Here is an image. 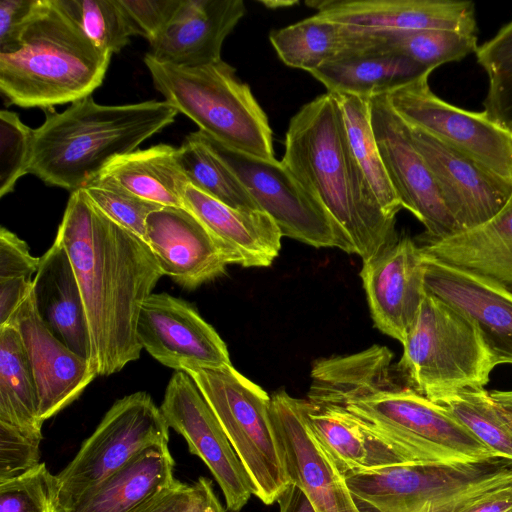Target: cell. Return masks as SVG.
Wrapping results in <instances>:
<instances>
[{"mask_svg":"<svg viewBox=\"0 0 512 512\" xmlns=\"http://www.w3.org/2000/svg\"><path fill=\"white\" fill-rule=\"evenodd\" d=\"M55 240L72 264L91 340L90 365L109 376L140 357L136 334L144 301L163 276L144 239L71 192Z\"/></svg>","mask_w":512,"mask_h":512,"instance_id":"1","label":"cell"},{"mask_svg":"<svg viewBox=\"0 0 512 512\" xmlns=\"http://www.w3.org/2000/svg\"><path fill=\"white\" fill-rule=\"evenodd\" d=\"M392 359L393 353L379 345L321 358L312 367L307 400L318 406L342 407L367 422L471 463L501 458L443 405L404 385L394 373Z\"/></svg>","mask_w":512,"mask_h":512,"instance_id":"2","label":"cell"},{"mask_svg":"<svg viewBox=\"0 0 512 512\" xmlns=\"http://www.w3.org/2000/svg\"><path fill=\"white\" fill-rule=\"evenodd\" d=\"M282 162L325 207L363 262L397 238L350 148L340 104L326 92L291 118Z\"/></svg>","mask_w":512,"mask_h":512,"instance_id":"3","label":"cell"},{"mask_svg":"<svg viewBox=\"0 0 512 512\" xmlns=\"http://www.w3.org/2000/svg\"><path fill=\"white\" fill-rule=\"evenodd\" d=\"M177 114L165 100L101 105L91 95L63 112L47 111L33 131L28 173L48 186L81 189L112 159L137 150L172 124Z\"/></svg>","mask_w":512,"mask_h":512,"instance_id":"4","label":"cell"},{"mask_svg":"<svg viewBox=\"0 0 512 512\" xmlns=\"http://www.w3.org/2000/svg\"><path fill=\"white\" fill-rule=\"evenodd\" d=\"M111 56L94 45L60 0H38L19 48L0 53V91L22 108L72 104L102 84Z\"/></svg>","mask_w":512,"mask_h":512,"instance_id":"5","label":"cell"},{"mask_svg":"<svg viewBox=\"0 0 512 512\" xmlns=\"http://www.w3.org/2000/svg\"><path fill=\"white\" fill-rule=\"evenodd\" d=\"M402 345L397 377L436 403L485 389L498 366L475 322L427 292Z\"/></svg>","mask_w":512,"mask_h":512,"instance_id":"6","label":"cell"},{"mask_svg":"<svg viewBox=\"0 0 512 512\" xmlns=\"http://www.w3.org/2000/svg\"><path fill=\"white\" fill-rule=\"evenodd\" d=\"M144 63L164 100L200 131L237 151L275 158L268 117L234 67L223 60L179 67L158 62L148 53Z\"/></svg>","mask_w":512,"mask_h":512,"instance_id":"7","label":"cell"},{"mask_svg":"<svg viewBox=\"0 0 512 512\" xmlns=\"http://www.w3.org/2000/svg\"><path fill=\"white\" fill-rule=\"evenodd\" d=\"M361 512H462L512 486V462L404 464L345 476Z\"/></svg>","mask_w":512,"mask_h":512,"instance_id":"8","label":"cell"},{"mask_svg":"<svg viewBox=\"0 0 512 512\" xmlns=\"http://www.w3.org/2000/svg\"><path fill=\"white\" fill-rule=\"evenodd\" d=\"M219 420L264 504L274 503L290 484L282 444L271 417V397L233 366L188 367Z\"/></svg>","mask_w":512,"mask_h":512,"instance_id":"9","label":"cell"},{"mask_svg":"<svg viewBox=\"0 0 512 512\" xmlns=\"http://www.w3.org/2000/svg\"><path fill=\"white\" fill-rule=\"evenodd\" d=\"M169 429L148 393L139 391L117 400L57 475L59 511L71 509L146 449L168 445Z\"/></svg>","mask_w":512,"mask_h":512,"instance_id":"10","label":"cell"},{"mask_svg":"<svg viewBox=\"0 0 512 512\" xmlns=\"http://www.w3.org/2000/svg\"><path fill=\"white\" fill-rule=\"evenodd\" d=\"M196 134L233 171L282 236L354 253L343 229L282 161L237 151L200 130Z\"/></svg>","mask_w":512,"mask_h":512,"instance_id":"11","label":"cell"},{"mask_svg":"<svg viewBox=\"0 0 512 512\" xmlns=\"http://www.w3.org/2000/svg\"><path fill=\"white\" fill-rule=\"evenodd\" d=\"M427 73L386 94L395 113L408 125L475 161L512 184V129L484 110L468 111L438 97Z\"/></svg>","mask_w":512,"mask_h":512,"instance_id":"12","label":"cell"},{"mask_svg":"<svg viewBox=\"0 0 512 512\" xmlns=\"http://www.w3.org/2000/svg\"><path fill=\"white\" fill-rule=\"evenodd\" d=\"M307 420L344 476L404 464L458 463L443 450L381 428L339 406L307 400Z\"/></svg>","mask_w":512,"mask_h":512,"instance_id":"13","label":"cell"},{"mask_svg":"<svg viewBox=\"0 0 512 512\" xmlns=\"http://www.w3.org/2000/svg\"><path fill=\"white\" fill-rule=\"evenodd\" d=\"M160 410L168 427L180 434L190 453L208 467L221 488L226 508L239 512L254 495L252 482L214 411L186 372L172 375Z\"/></svg>","mask_w":512,"mask_h":512,"instance_id":"14","label":"cell"},{"mask_svg":"<svg viewBox=\"0 0 512 512\" xmlns=\"http://www.w3.org/2000/svg\"><path fill=\"white\" fill-rule=\"evenodd\" d=\"M371 122L381 158L402 208L425 227V240L457 231L434 176L412 142L404 121L391 108L387 95L370 98Z\"/></svg>","mask_w":512,"mask_h":512,"instance_id":"15","label":"cell"},{"mask_svg":"<svg viewBox=\"0 0 512 512\" xmlns=\"http://www.w3.org/2000/svg\"><path fill=\"white\" fill-rule=\"evenodd\" d=\"M270 397L271 417L291 482L303 490L315 512H361L345 476L308 424L307 400L283 389Z\"/></svg>","mask_w":512,"mask_h":512,"instance_id":"16","label":"cell"},{"mask_svg":"<svg viewBox=\"0 0 512 512\" xmlns=\"http://www.w3.org/2000/svg\"><path fill=\"white\" fill-rule=\"evenodd\" d=\"M138 341L162 365L188 367L231 365L226 344L188 302L152 293L143 303L136 327Z\"/></svg>","mask_w":512,"mask_h":512,"instance_id":"17","label":"cell"},{"mask_svg":"<svg viewBox=\"0 0 512 512\" xmlns=\"http://www.w3.org/2000/svg\"><path fill=\"white\" fill-rule=\"evenodd\" d=\"M145 242L163 275L194 290L223 275L236 255L185 207H161L146 219Z\"/></svg>","mask_w":512,"mask_h":512,"instance_id":"18","label":"cell"},{"mask_svg":"<svg viewBox=\"0 0 512 512\" xmlns=\"http://www.w3.org/2000/svg\"><path fill=\"white\" fill-rule=\"evenodd\" d=\"M374 325L403 343L426 294L420 246L395 238L360 272Z\"/></svg>","mask_w":512,"mask_h":512,"instance_id":"19","label":"cell"},{"mask_svg":"<svg viewBox=\"0 0 512 512\" xmlns=\"http://www.w3.org/2000/svg\"><path fill=\"white\" fill-rule=\"evenodd\" d=\"M6 324L20 334L44 422L78 399L97 374L89 360L70 350L48 329L37 311L32 289Z\"/></svg>","mask_w":512,"mask_h":512,"instance_id":"20","label":"cell"},{"mask_svg":"<svg viewBox=\"0 0 512 512\" xmlns=\"http://www.w3.org/2000/svg\"><path fill=\"white\" fill-rule=\"evenodd\" d=\"M353 30L387 35L418 30L477 33L474 3L458 0H324L306 2Z\"/></svg>","mask_w":512,"mask_h":512,"instance_id":"21","label":"cell"},{"mask_svg":"<svg viewBox=\"0 0 512 512\" xmlns=\"http://www.w3.org/2000/svg\"><path fill=\"white\" fill-rule=\"evenodd\" d=\"M406 126L460 230L482 224L502 209L512 194L511 183L425 132Z\"/></svg>","mask_w":512,"mask_h":512,"instance_id":"22","label":"cell"},{"mask_svg":"<svg viewBox=\"0 0 512 512\" xmlns=\"http://www.w3.org/2000/svg\"><path fill=\"white\" fill-rule=\"evenodd\" d=\"M422 256L426 292L475 322L498 365H512V288Z\"/></svg>","mask_w":512,"mask_h":512,"instance_id":"23","label":"cell"},{"mask_svg":"<svg viewBox=\"0 0 512 512\" xmlns=\"http://www.w3.org/2000/svg\"><path fill=\"white\" fill-rule=\"evenodd\" d=\"M245 12L242 0H181L166 28L149 42L148 54L179 67L218 62L224 40Z\"/></svg>","mask_w":512,"mask_h":512,"instance_id":"24","label":"cell"},{"mask_svg":"<svg viewBox=\"0 0 512 512\" xmlns=\"http://www.w3.org/2000/svg\"><path fill=\"white\" fill-rule=\"evenodd\" d=\"M32 290L48 329L90 362L91 340L82 295L70 259L56 240L40 257Z\"/></svg>","mask_w":512,"mask_h":512,"instance_id":"25","label":"cell"},{"mask_svg":"<svg viewBox=\"0 0 512 512\" xmlns=\"http://www.w3.org/2000/svg\"><path fill=\"white\" fill-rule=\"evenodd\" d=\"M183 204L223 242L243 267H267L278 256L281 231L264 211L230 207L192 184L183 191Z\"/></svg>","mask_w":512,"mask_h":512,"instance_id":"26","label":"cell"},{"mask_svg":"<svg viewBox=\"0 0 512 512\" xmlns=\"http://www.w3.org/2000/svg\"><path fill=\"white\" fill-rule=\"evenodd\" d=\"M422 253L512 287V194L502 209L475 227L425 240Z\"/></svg>","mask_w":512,"mask_h":512,"instance_id":"27","label":"cell"},{"mask_svg":"<svg viewBox=\"0 0 512 512\" xmlns=\"http://www.w3.org/2000/svg\"><path fill=\"white\" fill-rule=\"evenodd\" d=\"M168 445L146 449L66 512H134L177 486Z\"/></svg>","mask_w":512,"mask_h":512,"instance_id":"28","label":"cell"},{"mask_svg":"<svg viewBox=\"0 0 512 512\" xmlns=\"http://www.w3.org/2000/svg\"><path fill=\"white\" fill-rule=\"evenodd\" d=\"M433 71L373 44L346 52L310 74L327 92L371 98L388 94Z\"/></svg>","mask_w":512,"mask_h":512,"instance_id":"29","label":"cell"},{"mask_svg":"<svg viewBox=\"0 0 512 512\" xmlns=\"http://www.w3.org/2000/svg\"><path fill=\"white\" fill-rule=\"evenodd\" d=\"M131 194L163 207H184L183 191L189 184L178 148L158 144L112 159L97 175Z\"/></svg>","mask_w":512,"mask_h":512,"instance_id":"30","label":"cell"},{"mask_svg":"<svg viewBox=\"0 0 512 512\" xmlns=\"http://www.w3.org/2000/svg\"><path fill=\"white\" fill-rule=\"evenodd\" d=\"M269 39L284 64L309 73L346 52L373 45L372 35L331 21L319 13L273 30Z\"/></svg>","mask_w":512,"mask_h":512,"instance_id":"31","label":"cell"},{"mask_svg":"<svg viewBox=\"0 0 512 512\" xmlns=\"http://www.w3.org/2000/svg\"><path fill=\"white\" fill-rule=\"evenodd\" d=\"M0 422L42 434L33 372L18 330L0 326Z\"/></svg>","mask_w":512,"mask_h":512,"instance_id":"32","label":"cell"},{"mask_svg":"<svg viewBox=\"0 0 512 512\" xmlns=\"http://www.w3.org/2000/svg\"><path fill=\"white\" fill-rule=\"evenodd\" d=\"M341 107L353 156L369 182L383 212L392 219L402 209L380 155L371 122L370 98L335 93Z\"/></svg>","mask_w":512,"mask_h":512,"instance_id":"33","label":"cell"},{"mask_svg":"<svg viewBox=\"0 0 512 512\" xmlns=\"http://www.w3.org/2000/svg\"><path fill=\"white\" fill-rule=\"evenodd\" d=\"M180 165L189 183L235 209L263 211L233 171L206 146L196 132L178 147Z\"/></svg>","mask_w":512,"mask_h":512,"instance_id":"34","label":"cell"},{"mask_svg":"<svg viewBox=\"0 0 512 512\" xmlns=\"http://www.w3.org/2000/svg\"><path fill=\"white\" fill-rule=\"evenodd\" d=\"M374 46L400 54L429 68L462 60L478 48L476 34L451 30H418L373 35Z\"/></svg>","mask_w":512,"mask_h":512,"instance_id":"35","label":"cell"},{"mask_svg":"<svg viewBox=\"0 0 512 512\" xmlns=\"http://www.w3.org/2000/svg\"><path fill=\"white\" fill-rule=\"evenodd\" d=\"M438 403L480 442L512 462V431L496 410L489 391L464 390Z\"/></svg>","mask_w":512,"mask_h":512,"instance_id":"36","label":"cell"},{"mask_svg":"<svg viewBox=\"0 0 512 512\" xmlns=\"http://www.w3.org/2000/svg\"><path fill=\"white\" fill-rule=\"evenodd\" d=\"M488 78L484 111L509 126L512 121V19L475 52Z\"/></svg>","mask_w":512,"mask_h":512,"instance_id":"37","label":"cell"},{"mask_svg":"<svg viewBox=\"0 0 512 512\" xmlns=\"http://www.w3.org/2000/svg\"><path fill=\"white\" fill-rule=\"evenodd\" d=\"M86 36L103 51L117 53L134 36L119 0H60Z\"/></svg>","mask_w":512,"mask_h":512,"instance_id":"38","label":"cell"},{"mask_svg":"<svg viewBox=\"0 0 512 512\" xmlns=\"http://www.w3.org/2000/svg\"><path fill=\"white\" fill-rule=\"evenodd\" d=\"M0 512H60L57 475L45 463L0 482Z\"/></svg>","mask_w":512,"mask_h":512,"instance_id":"39","label":"cell"},{"mask_svg":"<svg viewBox=\"0 0 512 512\" xmlns=\"http://www.w3.org/2000/svg\"><path fill=\"white\" fill-rule=\"evenodd\" d=\"M81 189L104 215L142 239L145 237L148 215L163 207L141 199L99 176Z\"/></svg>","mask_w":512,"mask_h":512,"instance_id":"40","label":"cell"},{"mask_svg":"<svg viewBox=\"0 0 512 512\" xmlns=\"http://www.w3.org/2000/svg\"><path fill=\"white\" fill-rule=\"evenodd\" d=\"M34 129L25 125L13 111L0 112V197L11 193L28 174Z\"/></svg>","mask_w":512,"mask_h":512,"instance_id":"41","label":"cell"},{"mask_svg":"<svg viewBox=\"0 0 512 512\" xmlns=\"http://www.w3.org/2000/svg\"><path fill=\"white\" fill-rule=\"evenodd\" d=\"M42 434L0 422V482L21 476L40 462Z\"/></svg>","mask_w":512,"mask_h":512,"instance_id":"42","label":"cell"},{"mask_svg":"<svg viewBox=\"0 0 512 512\" xmlns=\"http://www.w3.org/2000/svg\"><path fill=\"white\" fill-rule=\"evenodd\" d=\"M40 258L31 255L27 243L15 233L0 229V284L31 288Z\"/></svg>","mask_w":512,"mask_h":512,"instance_id":"43","label":"cell"},{"mask_svg":"<svg viewBox=\"0 0 512 512\" xmlns=\"http://www.w3.org/2000/svg\"><path fill=\"white\" fill-rule=\"evenodd\" d=\"M133 35L149 42L169 24L181 0H119Z\"/></svg>","mask_w":512,"mask_h":512,"instance_id":"44","label":"cell"},{"mask_svg":"<svg viewBox=\"0 0 512 512\" xmlns=\"http://www.w3.org/2000/svg\"><path fill=\"white\" fill-rule=\"evenodd\" d=\"M38 0L0 1V53L14 52Z\"/></svg>","mask_w":512,"mask_h":512,"instance_id":"45","label":"cell"},{"mask_svg":"<svg viewBox=\"0 0 512 512\" xmlns=\"http://www.w3.org/2000/svg\"><path fill=\"white\" fill-rule=\"evenodd\" d=\"M181 512H227L215 494L211 480L199 477L190 485V497Z\"/></svg>","mask_w":512,"mask_h":512,"instance_id":"46","label":"cell"},{"mask_svg":"<svg viewBox=\"0 0 512 512\" xmlns=\"http://www.w3.org/2000/svg\"><path fill=\"white\" fill-rule=\"evenodd\" d=\"M189 497L190 485L180 482L134 512H181L187 505Z\"/></svg>","mask_w":512,"mask_h":512,"instance_id":"47","label":"cell"},{"mask_svg":"<svg viewBox=\"0 0 512 512\" xmlns=\"http://www.w3.org/2000/svg\"><path fill=\"white\" fill-rule=\"evenodd\" d=\"M276 501L279 505V512H315L308 497L294 482H290Z\"/></svg>","mask_w":512,"mask_h":512,"instance_id":"48","label":"cell"},{"mask_svg":"<svg viewBox=\"0 0 512 512\" xmlns=\"http://www.w3.org/2000/svg\"><path fill=\"white\" fill-rule=\"evenodd\" d=\"M462 512H512V486L477 502Z\"/></svg>","mask_w":512,"mask_h":512,"instance_id":"49","label":"cell"},{"mask_svg":"<svg viewBox=\"0 0 512 512\" xmlns=\"http://www.w3.org/2000/svg\"><path fill=\"white\" fill-rule=\"evenodd\" d=\"M489 393L499 415L512 431V390H492Z\"/></svg>","mask_w":512,"mask_h":512,"instance_id":"50","label":"cell"},{"mask_svg":"<svg viewBox=\"0 0 512 512\" xmlns=\"http://www.w3.org/2000/svg\"><path fill=\"white\" fill-rule=\"evenodd\" d=\"M261 3L270 9H275L286 6H292L296 4L297 1H261Z\"/></svg>","mask_w":512,"mask_h":512,"instance_id":"51","label":"cell"},{"mask_svg":"<svg viewBox=\"0 0 512 512\" xmlns=\"http://www.w3.org/2000/svg\"><path fill=\"white\" fill-rule=\"evenodd\" d=\"M425 512H435V511L433 509H429V510H427Z\"/></svg>","mask_w":512,"mask_h":512,"instance_id":"52","label":"cell"},{"mask_svg":"<svg viewBox=\"0 0 512 512\" xmlns=\"http://www.w3.org/2000/svg\"><path fill=\"white\" fill-rule=\"evenodd\" d=\"M509 127L512 129V121H511V123L509 124Z\"/></svg>","mask_w":512,"mask_h":512,"instance_id":"53","label":"cell"},{"mask_svg":"<svg viewBox=\"0 0 512 512\" xmlns=\"http://www.w3.org/2000/svg\"><path fill=\"white\" fill-rule=\"evenodd\" d=\"M510 288H512V287H510Z\"/></svg>","mask_w":512,"mask_h":512,"instance_id":"54","label":"cell"}]
</instances>
